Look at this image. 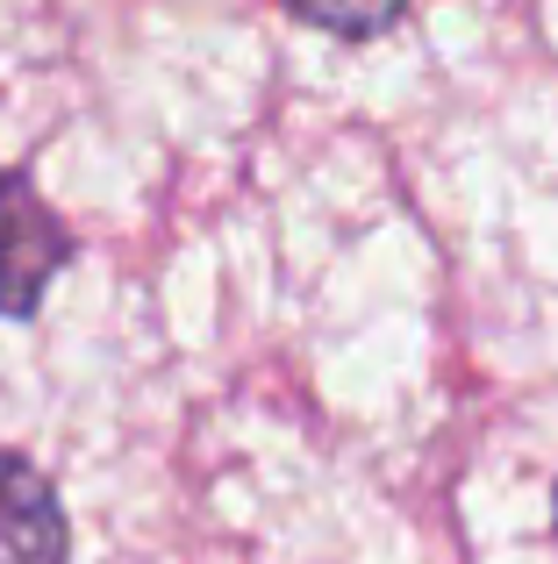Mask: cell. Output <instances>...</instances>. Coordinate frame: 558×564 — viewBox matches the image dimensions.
<instances>
[{"mask_svg": "<svg viewBox=\"0 0 558 564\" xmlns=\"http://www.w3.org/2000/svg\"><path fill=\"white\" fill-rule=\"evenodd\" d=\"M65 264V229L14 172H0V315H29Z\"/></svg>", "mask_w": 558, "mask_h": 564, "instance_id": "1", "label": "cell"}, {"mask_svg": "<svg viewBox=\"0 0 558 564\" xmlns=\"http://www.w3.org/2000/svg\"><path fill=\"white\" fill-rule=\"evenodd\" d=\"M287 8L315 29H336V36H379V29H394L408 0H287Z\"/></svg>", "mask_w": 558, "mask_h": 564, "instance_id": "3", "label": "cell"}, {"mask_svg": "<svg viewBox=\"0 0 558 564\" xmlns=\"http://www.w3.org/2000/svg\"><path fill=\"white\" fill-rule=\"evenodd\" d=\"M0 564H65V514L22 457H0Z\"/></svg>", "mask_w": 558, "mask_h": 564, "instance_id": "2", "label": "cell"}]
</instances>
